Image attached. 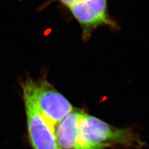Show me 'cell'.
Instances as JSON below:
<instances>
[{"instance_id":"1","label":"cell","mask_w":149,"mask_h":149,"mask_svg":"<svg viewBox=\"0 0 149 149\" xmlns=\"http://www.w3.org/2000/svg\"><path fill=\"white\" fill-rule=\"evenodd\" d=\"M144 142L130 129L118 128L84 112L80 120L78 149H106L120 146L141 148Z\"/></svg>"},{"instance_id":"2","label":"cell","mask_w":149,"mask_h":149,"mask_svg":"<svg viewBox=\"0 0 149 149\" xmlns=\"http://www.w3.org/2000/svg\"><path fill=\"white\" fill-rule=\"evenodd\" d=\"M24 96L54 127L73 110L68 100L46 80L34 81L29 78L22 84Z\"/></svg>"},{"instance_id":"3","label":"cell","mask_w":149,"mask_h":149,"mask_svg":"<svg viewBox=\"0 0 149 149\" xmlns=\"http://www.w3.org/2000/svg\"><path fill=\"white\" fill-rule=\"evenodd\" d=\"M81 30V39L86 42L95 30L107 27L118 31V22L110 15L108 0H81L68 9Z\"/></svg>"},{"instance_id":"4","label":"cell","mask_w":149,"mask_h":149,"mask_svg":"<svg viewBox=\"0 0 149 149\" xmlns=\"http://www.w3.org/2000/svg\"><path fill=\"white\" fill-rule=\"evenodd\" d=\"M28 134L33 149H60L54 127L37 111L27 97L24 96Z\"/></svg>"},{"instance_id":"5","label":"cell","mask_w":149,"mask_h":149,"mask_svg":"<svg viewBox=\"0 0 149 149\" xmlns=\"http://www.w3.org/2000/svg\"><path fill=\"white\" fill-rule=\"evenodd\" d=\"M84 111L73 109L54 127V132L60 149H78L80 124Z\"/></svg>"},{"instance_id":"6","label":"cell","mask_w":149,"mask_h":149,"mask_svg":"<svg viewBox=\"0 0 149 149\" xmlns=\"http://www.w3.org/2000/svg\"><path fill=\"white\" fill-rule=\"evenodd\" d=\"M81 0H50L49 1L46 3V5H49V4L54 3V2H58L60 5H62L63 7L68 9L69 7L72 6L73 4L78 3Z\"/></svg>"}]
</instances>
